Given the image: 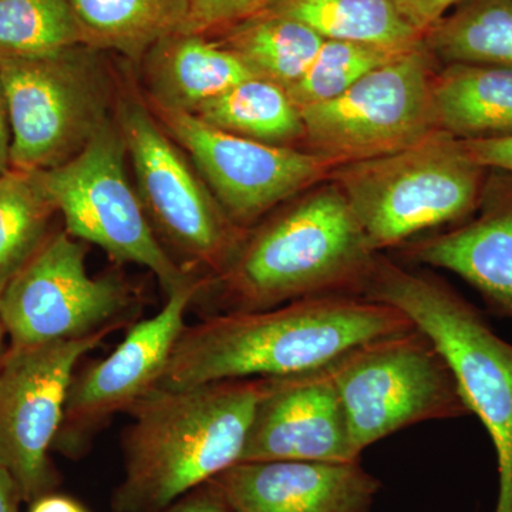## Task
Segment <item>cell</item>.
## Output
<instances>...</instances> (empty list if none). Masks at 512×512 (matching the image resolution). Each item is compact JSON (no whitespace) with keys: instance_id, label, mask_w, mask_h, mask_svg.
I'll return each mask as SVG.
<instances>
[{"instance_id":"cell-1","label":"cell","mask_w":512,"mask_h":512,"mask_svg":"<svg viewBox=\"0 0 512 512\" xmlns=\"http://www.w3.org/2000/svg\"><path fill=\"white\" fill-rule=\"evenodd\" d=\"M414 328L393 306L357 295L299 299L261 311L217 313L187 325L160 389L315 372L372 340Z\"/></svg>"},{"instance_id":"cell-2","label":"cell","mask_w":512,"mask_h":512,"mask_svg":"<svg viewBox=\"0 0 512 512\" xmlns=\"http://www.w3.org/2000/svg\"><path fill=\"white\" fill-rule=\"evenodd\" d=\"M265 379L154 387L130 410L114 512H163L241 460Z\"/></svg>"},{"instance_id":"cell-3","label":"cell","mask_w":512,"mask_h":512,"mask_svg":"<svg viewBox=\"0 0 512 512\" xmlns=\"http://www.w3.org/2000/svg\"><path fill=\"white\" fill-rule=\"evenodd\" d=\"M342 191L330 181L249 229L224 274L207 279L217 313L261 311L325 295L359 296L375 261Z\"/></svg>"},{"instance_id":"cell-4","label":"cell","mask_w":512,"mask_h":512,"mask_svg":"<svg viewBox=\"0 0 512 512\" xmlns=\"http://www.w3.org/2000/svg\"><path fill=\"white\" fill-rule=\"evenodd\" d=\"M359 296L399 309L440 350L470 414L480 419L493 443L500 481L494 512H512V343L443 279L379 254Z\"/></svg>"},{"instance_id":"cell-5","label":"cell","mask_w":512,"mask_h":512,"mask_svg":"<svg viewBox=\"0 0 512 512\" xmlns=\"http://www.w3.org/2000/svg\"><path fill=\"white\" fill-rule=\"evenodd\" d=\"M487 177L463 141L437 130L396 153L339 165L328 180L379 254L420 232L466 221L480 207Z\"/></svg>"},{"instance_id":"cell-6","label":"cell","mask_w":512,"mask_h":512,"mask_svg":"<svg viewBox=\"0 0 512 512\" xmlns=\"http://www.w3.org/2000/svg\"><path fill=\"white\" fill-rule=\"evenodd\" d=\"M114 119L136 174L138 195L161 244L180 255L194 274L204 272L207 279L224 274L249 229L225 214L190 157L133 86L117 84Z\"/></svg>"},{"instance_id":"cell-7","label":"cell","mask_w":512,"mask_h":512,"mask_svg":"<svg viewBox=\"0 0 512 512\" xmlns=\"http://www.w3.org/2000/svg\"><path fill=\"white\" fill-rule=\"evenodd\" d=\"M99 52L80 46L35 59L0 60L12 170L40 173L66 163L113 119L117 86Z\"/></svg>"},{"instance_id":"cell-8","label":"cell","mask_w":512,"mask_h":512,"mask_svg":"<svg viewBox=\"0 0 512 512\" xmlns=\"http://www.w3.org/2000/svg\"><path fill=\"white\" fill-rule=\"evenodd\" d=\"M126 158L113 116L77 156L35 174L67 234L96 245L120 264L144 266L170 295L202 275L178 264L161 244L137 188L128 180Z\"/></svg>"},{"instance_id":"cell-9","label":"cell","mask_w":512,"mask_h":512,"mask_svg":"<svg viewBox=\"0 0 512 512\" xmlns=\"http://www.w3.org/2000/svg\"><path fill=\"white\" fill-rule=\"evenodd\" d=\"M328 369L360 456L413 424L470 414L446 359L416 326L350 350Z\"/></svg>"},{"instance_id":"cell-10","label":"cell","mask_w":512,"mask_h":512,"mask_svg":"<svg viewBox=\"0 0 512 512\" xmlns=\"http://www.w3.org/2000/svg\"><path fill=\"white\" fill-rule=\"evenodd\" d=\"M439 64L423 40L335 99L299 110L303 143L338 167L419 143L440 130L434 104Z\"/></svg>"},{"instance_id":"cell-11","label":"cell","mask_w":512,"mask_h":512,"mask_svg":"<svg viewBox=\"0 0 512 512\" xmlns=\"http://www.w3.org/2000/svg\"><path fill=\"white\" fill-rule=\"evenodd\" d=\"M86 245L55 229L0 293V320L10 345L73 340L130 328L137 296L116 276L87 272Z\"/></svg>"},{"instance_id":"cell-12","label":"cell","mask_w":512,"mask_h":512,"mask_svg":"<svg viewBox=\"0 0 512 512\" xmlns=\"http://www.w3.org/2000/svg\"><path fill=\"white\" fill-rule=\"evenodd\" d=\"M42 345H10L0 362V467L18 485L23 503L60 483L50 453L62 427L70 383L80 359L111 335Z\"/></svg>"},{"instance_id":"cell-13","label":"cell","mask_w":512,"mask_h":512,"mask_svg":"<svg viewBox=\"0 0 512 512\" xmlns=\"http://www.w3.org/2000/svg\"><path fill=\"white\" fill-rule=\"evenodd\" d=\"M146 101L238 227L251 229L282 202L328 180L338 167L311 151L235 136L188 111Z\"/></svg>"},{"instance_id":"cell-14","label":"cell","mask_w":512,"mask_h":512,"mask_svg":"<svg viewBox=\"0 0 512 512\" xmlns=\"http://www.w3.org/2000/svg\"><path fill=\"white\" fill-rule=\"evenodd\" d=\"M205 282L202 276L175 289L157 315L128 328L126 338L109 356L77 367L53 451L69 458L83 456L114 416L127 413L157 386L187 328L188 309Z\"/></svg>"},{"instance_id":"cell-15","label":"cell","mask_w":512,"mask_h":512,"mask_svg":"<svg viewBox=\"0 0 512 512\" xmlns=\"http://www.w3.org/2000/svg\"><path fill=\"white\" fill-rule=\"evenodd\" d=\"M274 460L360 461L328 367L265 379L239 463Z\"/></svg>"},{"instance_id":"cell-16","label":"cell","mask_w":512,"mask_h":512,"mask_svg":"<svg viewBox=\"0 0 512 512\" xmlns=\"http://www.w3.org/2000/svg\"><path fill=\"white\" fill-rule=\"evenodd\" d=\"M211 483L232 512H370L380 490L360 461H247Z\"/></svg>"},{"instance_id":"cell-17","label":"cell","mask_w":512,"mask_h":512,"mask_svg":"<svg viewBox=\"0 0 512 512\" xmlns=\"http://www.w3.org/2000/svg\"><path fill=\"white\" fill-rule=\"evenodd\" d=\"M477 217L406 244L407 258L447 269L483 296L488 311L512 320V174L488 170Z\"/></svg>"},{"instance_id":"cell-18","label":"cell","mask_w":512,"mask_h":512,"mask_svg":"<svg viewBox=\"0 0 512 512\" xmlns=\"http://www.w3.org/2000/svg\"><path fill=\"white\" fill-rule=\"evenodd\" d=\"M147 94L151 103L194 113L235 84L255 77L234 53L207 36L174 33L146 56Z\"/></svg>"},{"instance_id":"cell-19","label":"cell","mask_w":512,"mask_h":512,"mask_svg":"<svg viewBox=\"0 0 512 512\" xmlns=\"http://www.w3.org/2000/svg\"><path fill=\"white\" fill-rule=\"evenodd\" d=\"M440 130L463 141L512 137V67L444 64L434 79Z\"/></svg>"},{"instance_id":"cell-20","label":"cell","mask_w":512,"mask_h":512,"mask_svg":"<svg viewBox=\"0 0 512 512\" xmlns=\"http://www.w3.org/2000/svg\"><path fill=\"white\" fill-rule=\"evenodd\" d=\"M218 35L217 42L234 53L249 72L286 92L301 80L325 42L299 20L268 10Z\"/></svg>"},{"instance_id":"cell-21","label":"cell","mask_w":512,"mask_h":512,"mask_svg":"<svg viewBox=\"0 0 512 512\" xmlns=\"http://www.w3.org/2000/svg\"><path fill=\"white\" fill-rule=\"evenodd\" d=\"M89 47L143 59L164 37L181 30L185 0H69Z\"/></svg>"},{"instance_id":"cell-22","label":"cell","mask_w":512,"mask_h":512,"mask_svg":"<svg viewBox=\"0 0 512 512\" xmlns=\"http://www.w3.org/2000/svg\"><path fill=\"white\" fill-rule=\"evenodd\" d=\"M265 10L299 20L325 40L413 47L424 37L394 0H275Z\"/></svg>"},{"instance_id":"cell-23","label":"cell","mask_w":512,"mask_h":512,"mask_svg":"<svg viewBox=\"0 0 512 512\" xmlns=\"http://www.w3.org/2000/svg\"><path fill=\"white\" fill-rule=\"evenodd\" d=\"M192 114L227 133L275 146L293 147L305 137L301 111L289 93L259 77L235 84Z\"/></svg>"},{"instance_id":"cell-24","label":"cell","mask_w":512,"mask_h":512,"mask_svg":"<svg viewBox=\"0 0 512 512\" xmlns=\"http://www.w3.org/2000/svg\"><path fill=\"white\" fill-rule=\"evenodd\" d=\"M440 64L512 67V0H461L424 33Z\"/></svg>"},{"instance_id":"cell-25","label":"cell","mask_w":512,"mask_h":512,"mask_svg":"<svg viewBox=\"0 0 512 512\" xmlns=\"http://www.w3.org/2000/svg\"><path fill=\"white\" fill-rule=\"evenodd\" d=\"M56 215L35 173L0 174V293L55 231Z\"/></svg>"},{"instance_id":"cell-26","label":"cell","mask_w":512,"mask_h":512,"mask_svg":"<svg viewBox=\"0 0 512 512\" xmlns=\"http://www.w3.org/2000/svg\"><path fill=\"white\" fill-rule=\"evenodd\" d=\"M89 46L69 0H0V60Z\"/></svg>"},{"instance_id":"cell-27","label":"cell","mask_w":512,"mask_h":512,"mask_svg":"<svg viewBox=\"0 0 512 512\" xmlns=\"http://www.w3.org/2000/svg\"><path fill=\"white\" fill-rule=\"evenodd\" d=\"M413 47L325 40L301 80L288 90L289 96L299 110L335 99L366 74L392 62Z\"/></svg>"},{"instance_id":"cell-28","label":"cell","mask_w":512,"mask_h":512,"mask_svg":"<svg viewBox=\"0 0 512 512\" xmlns=\"http://www.w3.org/2000/svg\"><path fill=\"white\" fill-rule=\"evenodd\" d=\"M185 18L178 33L210 36L268 9L275 0H185Z\"/></svg>"},{"instance_id":"cell-29","label":"cell","mask_w":512,"mask_h":512,"mask_svg":"<svg viewBox=\"0 0 512 512\" xmlns=\"http://www.w3.org/2000/svg\"><path fill=\"white\" fill-rule=\"evenodd\" d=\"M460 2L461 0H394L403 18L423 36Z\"/></svg>"},{"instance_id":"cell-30","label":"cell","mask_w":512,"mask_h":512,"mask_svg":"<svg viewBox=\"0 0 512 512\" xmlns=\"http://www.w3.org/2000/svg\"><path fill=\"white\" fill-rule=\"evenodd\" d=\"M463 146L470 157L487 170L512 174V137L463 141Z\"/></svg>"},{"instance_id":"cell-31","label":"cell","mask_w":512,"mask_h":512,"mask_svg":"<svg viewBox=\"0 0 512 512\" xmlns=\"http://www.w3.org/2000/svg\"><path fill=\"white\" fill-rule=\"evenodd\" d=\"M163 512H232L224 495L211 481L183 495Z\"/></svg>"},{"instance_id":"cell-32","label":"cell","mask_w":512,"mask_h":512,"mask_svg":"<svg viewBox=\"0 0 512 512\" xmlns=\"http://www.w3.org/2000/svg\"><path fill=\"white\" fill-rule=\"evenodd\" d=\"M29 512H89L79 501L67 495L53 493L42 495L29 503Z\"/></svg>"},{"instance_id":"cell-33","label":"cell","mask_w":512,"mask_h":512,"mask_svg":"<svg viewBox=\"0 0 512 512\" xmlns=\"http://www.w3.org/2000/svg\"><path fill=\"white\" fill-rule=\"evenodd\" d=\"M22 503V495L15 480L0 467V512H20Z\"/></svg>"},{"instance_id":"cell-34","label":"cell","mask_w":512,"mask_h":512,"mask_svg":"<svg viewBox=\"0 0 512 512\" xmlns=\"http://www.w3.org/2000/svg\"><path fill=\"white\" fill-rule=\"evenodd\" d=\"M10 170V127L2 84H0V174Z\"/></svg>"},{"instance_id":"cell-35","label":"cell","mask_w":512,"mask_h":512,"mask_svg":"<svg viewBox=\"0 0 512 512\" xmlns=\"http://www.w3.org/2000/svg\"><path fill=\"white\" fill-rule=\"evenodd\" d=\"M10 346L8 332H6L5 326H3L2 320H0V362L5 357Z\"/></svg>"}]
</instances>
